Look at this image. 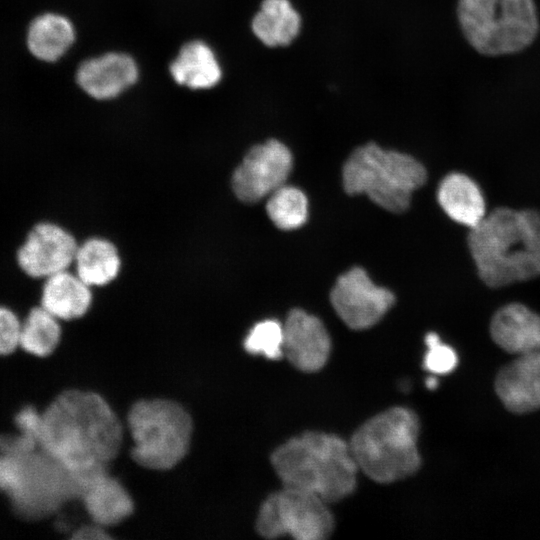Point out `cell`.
<instances>
[{
  "instance_id": "obj_17",
  "label": "cell",
  "mask_w": 540,
  "mask_h": 540,
  "mask_svg": "<svg viewBox=\"0 0 540 540\" xmlns=\"http://www.w3.org/2000/svg\"><path fill=\"white\" fill-rule=\"evenodd\" d=\"M437 199L452 220L470 229L486 215L485 201L479 186L462 173H450L442 179Z\"/></svg>"
},
{
  "instance_id": "obj_16",
  "label": "cell",
  "mask_w": 540,
  "mask_h": 540,
  "mask_svg": "<svg viewBox=\"0 0 540 540\" xmlns=\"http://www.w3.org/2000/svg\"><path fill=\"white\" fill-rule=\"evenodd\" d=\"M490 334L499 347L511 354L540 349V315L523 304H507L493 315Z\"/></svg>"
},
{
  "instance_id": "obj_5",
  "label": "cell",
  "mask_w": 540,
  "mask_h": 540,
  "mask_svg": "<svg viewBox=\"0 0 540 540\" xmlns=\"http://www.w3.org/2000/svg\"><path fill=\"white\" fill-rule=\"evenodd\" d=\"M426 179L424 166L412 156L384 150L372 142L356 148L342 170L343 187L348 194H365L394 213L409 207L412 192Z\"/></svg>"
},
{
  "instance_id": "obj_24",
  "label": "cell",
  "mask_w": 540,
  "mask_h": 540,
  "mask_svg": "<svg viewBox=\"0 0 540 540\" xmlns=\"http://www.w3.org/2000/svg\"><path fill=\"white\" fill-rule=\"evenodd\" d=\"M266 212L277 228L294 230L307 221L308 200L302 190L284 184L269 195Z\"/></svg>"
},
{
  "instance_id": "obj_9",
  "label": "cell",
  "mask_w": 540,
  "mask_h": 540,
  "mask_svg": "<svg viewBox=\"0 0 540 540\" xmlns=\"http://www.w3.org/2000/svg\"><path fill=\"white\" fill-rule=\"evenodd\" d=\"M292 166L288 147L279 140H267L246 153L232 174V189L242 202H258L285 184Z\"/></svg>"
},
{
  "instance_id": "obj_25",
  "label": "cell",
  "mask_w": 540,
  "mask_h": 540,
  "mask_svg": "<svg viewBox=\"0 0 540 540\" xmlns=\"http://www.w3.org/2000/svg\"><path fill=\"white\" fill-rule=\"evenodd\" d=\"M244 348L250 354L280 359L283 356V325L273 319L257 323L246 336Z\"/></svg>"
},
{
  "instance_id": "obj_13",
  "label": "cell",
  "mask_w": 540,
  "mask_h": 540,
  "mask_svg": "<svg viewBox=\"0 0 540 540\" xmlns=\"http://www.w3.org/2000/svg\"><path fill=\"white\" fill-rule=\"evenodd\" d=\"M135 60L123 52H108L83 61L77 69L80 88L97 100L119 96L138 79Z\"/></svg>"
},
{
  "instance_id": "obj_7",
  "label": "cell",
  "mask_w": 540,
  "mask_h": 540,
  "mask_svg": "<svg viewBox=\"0 0 540 540\" xmlns=\"http://www.w3.org/2000/svg\"><path fill=\"white\" fill-rule=\"evenodd\" d=\"M131 455L142 467L168 470L186 455L192 420L179 404L165 399L140 400L128 413Z\"/></svg>"
},
{
  "instance_id": "obj_28",
  "label": "cell",
  "mask_w": 540,
  "mask_h": 540,
  "mask_svg": "<svg viewBox=\"0 0 540 540\" xmlns=\"http://www.w3.org/2000/svg\"><path fill=\"white\" fill-rule=\"evenodd\" d=\"M74 538L76 539H108L109 535L105 532L104 527L94 523L92 526H85L75 531Z\"/></svg>"
},
{
  "instance_id": "obj_2",
  "label": "cell",
  "mask_w": 540,
  "mask_h": 540,
  "mask_svg": "<svg viewBox=\"0 0 540 540\" xmlns=\"http://www.w3.org/2000/svg\"><path fill=\"white\" fill-rule=\"evenodd\" d=\"M468 247L489 287L540 276V213L497 208L470 229Z\"/></svg>"
},
{
  "instance_id": "obj_4",
  "label": "cell",
  "mask_w": 540,
  "mask_h": 540,
  "mask_svg": "<svg viewBox=\"0 0 540 540\" xmlns=\"http://www.w3.org/2000/svg\"><path fill=\"white\" fill-rule=\"evenodd\" d=\"M419 419L410 409L393 407L370 418L351 437L358 469L378 483H391L420 467Z\"/></svg>"
},
{
  "instance_id": "obj_27",
  "label": "cell",
  "mask_w": 540,
  "mask_h": 540,
  "mask_svg": "<svg viewBox=\"0 0 540 540\" xmlns=\"http://www.w3.org/2000/svg\"><path fill=\"white\" fill-rule=\"evenodd\" d=\"M22 321L11 309L0 306V357L13 355L20 349Z\"/></svg>"
},
{
  "instance_id": "obj_23",
  "label": "cell",
  "mask_w": 540,
  "mask_h": 540,
  "mask_svg": "<svg viewBox=\"0 0 540 540\" xmlns=\"http://www.w3.org/2000/svg\"><path fill=\"white\" fill-rule=\"evenodd\" d=\"M61 339L59 319L42 306L32 308L22 321L20 349L36 358H46Z\"/></svg>"
},
{
  "instance_id": "obj_6",
  "label": "cell",
  "mask_w": 540,
  "mask_h": 540,
  "mask_svg": "<svg viewBox=\"0 0 540 540\" xmlns=\"http://www.w3.org/2000/svg\"><path fill=\"white\" fill-rule=\"evenodd\" d=\"M457 15L470 45L488 56L523 50L539 29L534 0H459Z\"/></svg>"
},
{
  "instance_id": "obj_3",
  "label": "cell",
  "mask_w": 540,
  "mask_h": 540,
  "mask_svg": "<svg viewBox=\"0 0 540 540\" xmlns=\"http://www.w3.org/2000/svg\"><path fill=\"white\" fill-rule=\"evenodd\" d=\"M271 463L284 487L310 492L326 503L355 490L358 466L349 443L323 432L307 431L279 446Z\"/></svg>"
},
{
  "instance_id": "obj_19",
  "label": "cell",
  "mask_w": 540,
  "mask_h": 540,
  "mask_svg": "<svg viewBox=\"0 0 540 540\" xmlns=\"http://www.w3.org/2000/svg\"><path fill=\"white\" fill-rule=\"evenodd\" d=\"M91 302L90 286L77 274L64 270L46 278L41 306L59 320H73L83 316Z\"/></svg>"
},
{
  "instance_id": "obj_12",
  "label": "cell",
  "mask_w": 540,
  "mask_h": 540,
  "mask_svg": "<svg viewBox=\"0 0 540 540\" xmlns=\"http://www.w3.org/2000/svg\"><path fill=\"white\" fill-rule=\"evenodd\" d=\"M331 339L322 321L302 309H293L283 324V355L297 369L315 372L327 362Z\"/></svg>"
},
{
  "instance_id": "obj_8",
  "label": "cell",
  "mask_w": 540,
  "mask_h": 540,
  "mask_svg": "<svg viewBox=\"0 0 540 540\" xmlns=\"http://www.w3.org/2000/svg\"><path fill=\"white\" fill-rule=\"evenodd\" d=\"M334 524L324 500L310 492L283 486L263 502L256 529L265 538L289 535L297 540H323L331 535Z\"/></svg>"
},
{
  "instance_id": "obj_21",
  "label": "cell",
  "mask_w": 540,
  "mask_h": 540,
  "mask_svg": "<svg viewBox=\"0 0 540 540\" xmlns=\"http://www.w3.org/2000/svg\"><path fill=\"white\" fill-rule=\"evenodd\" d=\"M300 26L301 18L289 0H263L251 24L254 35L268 47L290 44Z\"/></svg>"
},
{
  "instance_id": "obj_11",
  "label": "cell",
  "mask_w": 540,
  "mask_h": 540,
  "mask_svg": "<svg viewBox=\"0 0 540 540\" xmlns=\"http://www.w3.org/2000/svg\"><path fill=\"white\" fill-rule=\"evenodd\" d=\"M78 244L74 237L53 223L37 224L17 252L20 268L33 278H47L67 270L74 262Z\"/></svg>"
},
{
  "instance_id": "obj_14",
  "label": "cell",
  "mask_w": 540,
  "mask_h": 540,
  "mask_svg": "<svg viewBox=\"0 0 540 540\" xmlns=\"http://www.w3.org/2000/svg\"><path fill=\"white\" fill-rule=\"evenodd\" d=\"M495 391L513 413L540 409V349L518 355L505 365L495 379Z\"/></svg>"
},
{
  "instance_id": "obj_10",
  "label": "cell",
  "mask_w": 540,
  "mask_h": 540,
  "mask_svg": "<svg viewBox=\"0 0 540 540\" xmlns=\"http://www.w3.org/2000/svg\"><path fill=\"white\" fill-rule=\"evenodd\" d=\"M331 304L341 320L351 329L375 325L395 302L393 293L377 286L361 267L341 274L331 293Z\"/></svg>"
},
{
  "instance_id": "obj_18",
  "label": "cell",
  "mask_w": 540,
  "mask_h": 540,
  "mask_svg": "<svg viewBox=\"0 0 540 540\" xmlns=\"http://www.w3.org/2000/svg\"><path fill=\"white\" fill-rule=\"evenodd\" d=\"M169 70L177 84L194 90L212 88L222 76L214 51L200 40L184 44L171 62Z\"/></svg>"
},
{
  "instance_id": "obj_26",
  "label": "cell",
  "mask_w": 540,
  "mask_h": 540,
  "mask_svg": "<svg viewBox=\"0 0 540 540\" xmlns=\"http://www.w3.org/2000/svg\"><path fill=\"white\" fill-rule=\"evenodd\" d=\"M428 351L424 357V367L435 374H447L455 369L458 357L453 348L442 344L436 333H428L425 338Z\"/></svg>"
},
{
  "instance_id": "obj_15",
  "label": "cell",
  "mask_w": 540,
  "mask_h": 540,
  "mask_svg": "<svg viewBox=\"0 0 540 540\" xmlns=\"http://www.w3.org/2000/svg\"><path fill=\"white\" fill-rule=\"evenodd\" d=\"M79 499L92 521L102 527L119 524L131 515L134 507L128 491L107 470L84 479Z\"/></svg>"
},
{
  "instance_id": "obj_1",
  "label": "cell",
  "mask_w": 540,
  "mask_h": 540,
  "mask_svg": "<svg viewBox=\"0 0 540 540\" xmlns=\"http://www.w3.org/2000/svg\"><path fill=\"white\" fill-rule=\"evenodd\" d=\"M122 425L98 394L67 390L41 414L37 443L82 480L107 470L122 444Z\"/></svg>"
},
{
  "instance_id": "obj_20",
  "label": "cell",
  "mask_w": 540,
  "mask_h": 540,
  "mask_svg": "<svg viewBox=\"0 0 540 540\" xmlns=\"http://www.w3.org/2000/svg\"><path fill=\"white\" fill-rule=\"evenodd\" d=\"M75 40V30L69 19L45 13L36 17L29 25L27 45L38 59L53 62L62 57Z\"/></svg>"
},
{
  "instance_id": "obj_29",
  "label": "cell",
  "mask_w": 540,
  "mask_h": 540,
  "mask_svg": "<svg viewBox=\"0 0 540 540\" xmlns=\"http://www.w3.org/2000/svg\"><path fill=\"white\" fill-rule=\"evenodd\" d=\"M426 385L429 389H435L438 385V381L434 377H429L426 381Z\"/></svg>"
},
{
  "instance_id": "obj_22",
  "label": "cell",
  "mask_w": 540,
  "mask_h": 540,
  "mask_svg": "<svg viewBox=\"0 0 540 540\" xmlns=\"http://www.w3.org/2000/svg\"><path fill=\"white\" fill-rule=\"evenodd\" d=\"M74 262L77 275L90 287L110 283L121 266L116 247L101 238L88 239L78 246Z\"/></svg>"
}]
</instances>
